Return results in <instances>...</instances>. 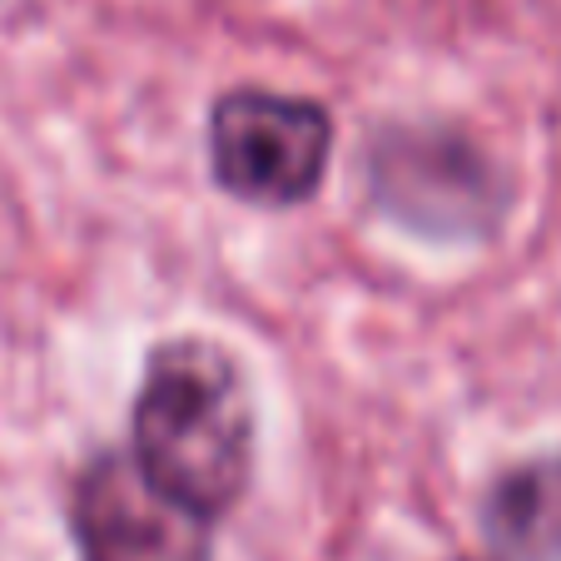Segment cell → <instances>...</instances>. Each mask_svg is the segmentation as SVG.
Instances as JSON below:
<instances>
[{
    "mask_svg": "<svg viewBox=\"0 0 561 561\" xmlns=\"http://www.w3.org/2000/svg\"><path fill=\"white\" fill-rule=\"evenodd\" d=\"M135 462L209 522L244 497L254 408L229 353L180 339L149 358L135 403Z\"/></svg>",
    "mask_w": 561,
    "mask_h": 561,
    "instance_id": "1",
    "label": "cell"
},
{
    "mask_svg": "<svg viewBox=\"0 0 561 561\" xmlns=\"http://www.w3.org/2000/svg\"><path fill=\"white\" fill-rule=\"evenodd\" d=\"M214 174L249 204H304L323 180L333 125L323 105L274 90H233L214 105Z\"/></svg>",
    "mask_w": 561,
    "mask_h": 561,
    "instance_id": "2",
    "label": "cell"
},
{
    "mask_svg": "<svg viewBox=\"0 0 561 561\" xmlns=\"http://www.w3.org/2000/svg\"><path fill=\"white\" fill-rule=\"evenodd\" d=\"M75 541L85 561H209V517L184 507L135 462L105 453L75 482Z\"/></svg>",
    "mask_w": 561,
    "mask_h": 561,
    "instance_id": "3",
    "label": "cell"
},
{
    "mask_svg": "<svg viewBox=\"0 0 561 561\" xmlns=\"http://www.w3.org/2000/svg\"><path fill=\"white\" fill-rule=\"evenodd\" d=\"M488 541L502 561H561V457L522 462L492 488Z\"/></svg>",
    "mask_w": 561,
    "mask_h": 561,
    "instance_id": "4",
    "label": "cell"
}]
</instances>
